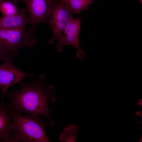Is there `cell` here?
<instances>
[{"instance_id": "9c48e42d", "label": "cell", "mask_w": 142, "mask_h": 142, "mask_svg": "<svg viewBox=\"0 0 142 142\" xmlns=\"http://www.w3.org/2000/svg\"><path fill=\"white\" fill-rule=\"evenodd\" d=\"M26 10L18 14L0 17V28L8 29L26 27L29 23Z\"/></svg>"}, {"instance_id": "7c38bea8", "label": "cell", "mask_w": 142, "mask_h": 142, "mask_svg": "<svg viewBox=\"0 0 142 142\" xmlns=\"http://www.w3.org/2000/svg\"><path fill=\"white\" fill-rule=\"evenodd\" d=\"M78 133V128L75 125H67L64 131L60 134L59 140L61 142H75Z\"/></svg>"}, {"instance_id": "e0dca14e", "label": "cell", "mask_w": 142, "mask_h": 142, "mask_svg": "<svg viewBox=\"0 0 142 142\" xmlns=\"http://www.w3.org/2000/svg\"><path fill=\"white\" fill-rule=\"evenodd\" d=\"M142 136H141V138H140V140L139 141V142H142Z\"/></svg>"}, {"instance_id": "2e32d148", "label": "cell", "mask_w": 142, "mask_h": 142, "mask_svg": "<svg viewBox=\"0 0 142 142\" xmlns=\"http://www.w3.org/2000/svg\"><path fill=\"white\" fill-rule=\"evenodd\" d=\"M60 0L66 4H67L71 0Z\"/></svg>"}, {"instance_id": "52a82bcc", "label": "cell", "mask_w": 142, "mask_h": 142, "mask_svg": "<svg viewBox=\"0 0 142 142\" xmlns=\"http://www.w3.org/2000/svg\"><path fill=\"white\" fill-rule=\"evenodd\" d=\"M12 61L6 60L0 65V88L2 91L1 102H3L5 94L9 88L19 83L26 77L35 75L33 73H26L19 70L14 66Z\"/></svg>"}, {"instance_id": "277c9868", "label": "cell", "mask_w": 142, "mask_h": 142, "mask_svg": "<svg viewBox=\"0 0 142 142\" xmlns=\"http://www.w3.org/2000/svg\"><path fill=\"white\" fill-rule=\"evenodd\" d=\"M72 17V13L64 2L60 0L53 6L45 22L49 26L52 34L48 41L50 44L56 42L62 34L66 24Z\"/></svg>"}, {"instance_id": "9a60e30c", "label": "cell", "mask_w": 142, "mask_h": 142, "mask_svg": "<svg viewBox=\"0 0 142 142\" xmlns=\"http://www.w3.org/2000/svg\"><path fill=\"white\" fill-rule=\"evenodd\" d=\"M137 104L138 105L142 106V99H139L137 102Z\"/></svg>"}, {"instance_id": "7a4b0ae2", "label": "cell", "mask_w": 142, "mask_h": 142, "mask_svg": "<svg viewBox=\"0 0 142 142\" xmlns=\"http://www.w3.org/2000/svg\"><path fill=\"white\" fill-rule=\"evenodd\" d=\"M16 136L19 142H50L45 132L48 123L39 115H23L11 110Z\"/></svg>"}, {"instance_id": "4fadbf2b", "label": "cell", "mask_w": 142, "mask_h": 142, "mask_svg": "<svg viewBox=\"0 0 142 142\" xmlns=\"http://www.w3.org/2000/svg\"><path fill=\"white\" fill-rule=\"evenodd\" d=\"M0 60H1L3 61L6 60V59L3 55L2 53L0 51Z\"/></svg>"}, {"instance_id": "5bb4252c", "label": "cell", "mask_w": 142, "mask_h": 142, "mask_svg": "<svg viewBox=\"0 0 142 142\" xmlns=\"http://www.w3.org/2000/svg\"><path fill=\"white\" fill-rule=\"evenodd\" d=\"M136 115L141 117H142V112L141 111H137L136 112Z\"/></svg>"}, {"instance_id": "5b68a950", "label": "cell", "mask_w": 142, "mask_h": 142, "mask_svg": "<svg viewBox=\"0 0 142 142\" xmlns=\"http://www.w3.org/2000/svg\"><path fill=\"white\" fill-rule=\"evenodd\" d=\"M81 23V18L72 17L66 24L62 34L57 38L56 48L61 52L66 45L73 46L77 49V57L83 60L86 54L81 49L79 42V34Z\"/></svg>"}, {"instance_id": "30bf717a", "label": "cell", "mask_w": 142, "mask_h": 142, "mask_svg": "<svg viewBox=\"0 0 142 142\" xmlns=\"http://www.w3.org/2000/svg\"><path fill=\"white\" fill-rule=\"evenodd\" d=\"M25 10L18 7L16 0H0V12L3 16L14 15Z\"/></svg>"}, {"instance_id": "6da1fadb", "label": "cell", "mask_w": 142, "mask_h": 142, "mask_svg": "<svg viewBox=\"0 0 142 142\" xmlns=\"http://www.w3.org/2000/svg\"><path fill=\"white\" fill-rule=\"evenodd\" d=\"M19 84L20 91L13 90L7 94L9 101L8 104L11 110L21 114L44 116L53 125L54 122L48 106L49 101L53 102L56 99L53 86L47 85L43 75H40L38 80H32L28 84L21 82Z\"/></svg>"}, {"instance_id": "8992f818", "label": "cell", "mask_w": 142, "mask_h": 142, "mask_svg": "<svg viewBox=\"0 0 142 142\" xmlns=\"http://www.w3.org/2000/svg\"><path fill=\"white\" fill-rule=\"evenodd\" d=\"M24 4L28 13L29 24L36 27L46 22L54 4L60 0H20Z\"/></svg>"}, {"instance_id": "ac0fdd59", "label": "cell", "mask_w": 142, "mask_h": 142, "mask_svg": "<svg viewBox=\"0 0 142 142\" xmlns=\"http://www.w3.org/2000/svg\"><path fill=\"white\" fill-rule=\"evenodd\" d=\"M139 1L140 3H142V0H139Z\"/></svg>"}, {"instance_id": "8fae6325", "label": "cell", "mask_w": 142, "mask_h": 142, "mask_svg": "<svg viewBox=\"0 0 142 142\" xmlns=\"http://www.w3.org/2000/svg\"><path fill=\"white\" fill-rule=\"evenodd\" d=\"M94 2L93 0H71L66 4L72 13H78L87 9Z\"/></svg>"}, {"instance_id": "ba28073f", "label": "cell", "mask_w": 142, "mask_h": 142, "mask_svg": "<svg viewBox=\"0 0 142 142\" xmlns=\"http://www.w3.org/2000/svg\"><path fill=\"white\" fill-rule=\"evenodd\" d=\"M0 142H18L15 133L10 109L8 104L0 102Z\"/></svg>"}, {"instance_id": "3957f363", "label": "cell", "mask_w": 142, "mask_h": 142, "mask_svg": "<svg viewBox=\"0 0 142 142\" xmlns=\"http://www.w3.org/2000/svg\"><path fill=\"white\" fill-rule=\"evenodd\" d=\"M36 28L5 29L0 28V51L7 60H13L19 50L25 47L32 48L36 43Z\"/></svg>"}]
</instances>
